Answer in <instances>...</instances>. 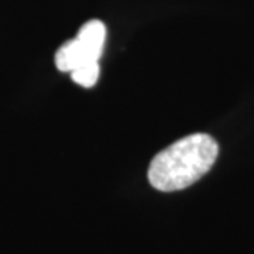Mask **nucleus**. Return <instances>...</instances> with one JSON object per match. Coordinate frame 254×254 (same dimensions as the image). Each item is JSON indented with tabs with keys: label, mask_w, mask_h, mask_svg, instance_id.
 I'll return each mask as SVG.
<instances>
[{
	"label": "nucleus",
	"mask_w": 254,
	"mask_h": 254,
	"mask_svg": "<svg viewBox=\"0 0 254 254\" xmlns=\"http://www.w3.org/2000/svg\"><path fill=\"white\" fill-rule=\"evenodd\" d=\"M218 153V143L209 134L196 133L184 137L153 158L148 181L163 192L185 190L208 173Z\"/></svg>",
	"instance_id": "obj_1"
},
{
	"label": "nucleus",
	"mask_w": 254,
	"mask_h": 254,
	"mask_svg": "<svg viewBox=\"0 0 254 254\" xmlns=\"http://www.w3.org/2000/svg\"><path fill=\"white\" fill-rule=\"evenodd\" d=\"M106 41V27L100 20L85 23L75 38L66 41L55 54V65L63 72H72L88 63H99Z\"/></svg>",
	"instance_id": "obj_2"
},
{
	"label": "nucleus",
	"mask_w": 254,
	"mask_h": 254,
	"mask_svg": "<svg viewBox=\"0 0 254 254\" xmlns=\"http://www.w3.org/2000/svg\"><path fill=\"white\" fill-rule=\"evenodd\" d=\"M99 63H88L73 69L71 72V78L78 85L85 86V88H91L99 79Z\"/></svg>",
	"instance_id": "obj_3"
}]
</instances>
